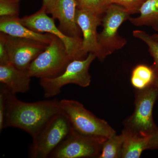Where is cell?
Returning <instances> with one entry per match:
<instances>
[{"mask_svg":"<svg viewBox=\"0 0 158 158\" xmlns=\"http://www.w3.org/2000/svg\"><path fill=\"white\" fill-rule=\"evenodd\" d=\"M7 89L4 129L17 128L33 138L54 116L62 112L58 100L27 102L19 100L16 94Z\"/></svg>","mask_w":158,"mask_h":158,"instance_id":"6da1fadb","label":"cell"},{"mask_svg":"<svg viewBox=\"0 0 158 158\" xmlns=\"http://www.w3.org/2000/svg\"><path fill=\"white\" fill-rule=\"evenodd\" d=\"M62 113L68 117L73 128L86 135L108 138L116 134L106 120L87 110L80 102L73 100L59 101Z\"/></svg>","mask_w":158,"mask_h":158,"instance_id":"7a4b0ae2","label":"cell"},{"mask_svg":"<svg viewBox=\"0 0 158 158\" xmlns=\"http://www.w3.org/2000/svg\"><path fill=\"white\" fill-rule=\"evenodd\" d=\"M158 98V88L154 85L136 90L135 110L123 122L124 128L144 137L152 135L158 127L153 117V110Z\"/></svg>","mask_w":158,"mask_h":158,"instance_id":"3957f363","label":"cell"},{"mask_svg":"<svg viewBox=\"0 0 158 158\" xmlns=\"http://www.w3.org/2000/svg\"><path fill=\"white\" fill-rule=\"evenodd\" d=\"M73 60L62 40L52 35L50 43L32 62L27 70L31 77L52 78L63 73Z\"/></svg>","mask_w":158,"mask_h":158,"instance_id":"277c9868","label":"cell"},{"mask_svg":"<svg viewBox=\"0 0 158 158\" xmlns=\"http://www.w3.org/2000/svg\"><path fill=\"white\" fill-rule=\"evenodd\" d=\"M131 15L127 10L121 6L115 4L108 6L102 15V30L98 34L99 61H103L108 56L121 49L127 44L126 40L119 35L118 31L124 22L129 20Z\"/></svg>","mask_w":158,"mask_h":158,"instance_id":"5b68a950","label":"cell"},{"mask_svg":"<svg viewBox=\"0 0 158 158\" xmlns=\"http://www.w3.org/2000/svg\"><path fill=\"white\" fill-rule=\"evenodd\" d=\"M73 129L67 116L60 112L33 137L30 149L33 158H49Z\"/></svg>","mask_w":158,"mask_h":158,"instance_id":"8992f818","label":"cell"},{"mask_svg":"<svg viewBox=\"0 0 158 158\" xmlns=\"http://www.w3.org/2000/svg\"><path fill=\"white\" fill-rule=\"evenodd\" d=\"M96 58L95 54L89 53L84 59L72 60L58 76L40 79L44 97L48 98L56 96L61 92L62 88L69 84H74L83 88L88 87L91 83L89 67Z\"/></svg>","mask_w":158,"mask_h":158,"instance_id":"52a82bcc","label":"cell"},{"mask_svg":"<svg viewBox=\"0 0 158 158\" xmlns=\"http://www.w3.org/2000/svg\"><path fill=\"white\" fill-rule=\"evenodd\" d=\"M106 139L86 135L73 129L49 158H98Z\"/></svg>","mask_w":158,"mask_h":158,"instance_id":"ba28073f","label":"cell"},{"mask_svg":"<svg viewBox=\"0 0 158 158\" xmlns=\"http://www.w3.org/2000/svg\"><path fill=\"white\" fill-rule=\"evenodd\" d=\"M47 14L45 9L42 7L34 14L20 18V21L32 31L40 33H48L59 37L73 60L84 59L80 52L81 37H69L64 34L55 24L54 19L50 17Z\"/></svg>","mask_w":158,"mask_h":158,"instance_id":"9c48e42d","label":"cell"},{"mask_svg":"<svg viewBox=\"0 0 158 158\" xmlns=\"http://www.w3.org/2000/svg\"><path fill=\"white\" fill-rule=\"evenodd\" d=\"M2 33L8 49L10 63L19 69L27 70L32 62L48 45L33 40L12 37Z\"/></svg>","mask_w":158,"mask_h":158,"instance_id":"30bf717a","label":"cell"},{"mask_svg":"<svg viewBox=\"0 0 158 158\" xmlns=\"http://www.w3.org/2000/svg\"><path fill=\"white\" fill-rule=\"evenodd\" d=\"M102 15L77 9L76 21L83 35L80 50L83 59L86 58L89 53L95 54L97 58H99L100 51L97 28L98 26L102 25Z\"/></svg>","mask_w":158,"mask_h":158,"instance_id":"8fae6325","label":"cell"},{"mask_svg":"<svg viewBox=\"0 0 158 158\" xmlns=\"http://www.w3.org/2000/svg\"><path fill=\"white\" fill-rule=\"evenodd\" d=\"M77 9L76 0H56L50 13L54 19L59 20V29L69 37H81L76 21Z\"/></svg>","mask_w":158,"mask_h":158,"instance_id":"7c38bea8","label":"cell"},{"mask_svg":"<svg viewBox=\"0 0 158 158\" xmlns=\"http://www.w3.org/2000/svg\"><path fill=\"white\" fill-rule=\"evenodd\" d=\"M31 78L27 70L19 69L11 63L0 65V82L15 94L28 91Z\"/></svg>","mask_w":158,"mask_h":158,"instance_id":"4fadbf2b","label":"cell"},{"mask_svg":"<svg viewBox=\"0 0 158 158\" xmlns=\"http://www.w3.org/2000/svg\"><path fill=\"white\" fill-rule=\"evenodd\" d=\"M0 31L12 37L33 40L46 44H48L52 39V34L35 32L23 25L19 16L1 17Z\"/></svg>","mask_w":158,"mask_h":158,"instance_id":"5bb4252c","label":"cell"},{"mask_svg":"<svg viewBox=\"0 0 158 158\" xmlns=\"http://www.w3.org/2000/svg\"><path fill=\"white\" fill-rule=\"evenodd\" d=\"M122 133L124 139L121 158H139L143 151L148 150L149 137L140 135L124 128Z\"/></svg>","mask_w":158,"mask_h":158,"instance_id":"9a60e30c","label":"cell"},{"mask_svg":"<svg viewBox=\"0 0 158 158\" xmlns=\"http://www.w3.org/2000/svg\"><path fill=\"white\" fill-rule=\"evenodd\" d=\"M139 16L129 21L136 27L148 26L158 32V0H145L139 9Z\"/></svg>","mask_w":158,"mask_h":158,"instance_id":"2e32d148","label":"cell"},{"mask_svg":"<svg viewBox=\"0 0 158 158\" xmlns=\"http://www.w3.org/2000/svg\"><path fill=\"white\" fill-rule=\"evenodd\" d=\"M156 77L155 73L151 66L139 64L132 71L131 84L136 90H142L152 85Z\"/></svg>","mask_w":158,"mask_h":158,"instance_id":"e0dca14e","label":"cell"},{"mask_svg":"<svg viewBox=\"0 0 158 158\" xmlns=\"http://www.w3.org/2000/svg\"><path fill=\"white\" fill-rule=\"evenodd\" d=\"M124 139V135L121 132L120 135L116 134L106 139L98 158H121Z\"/></svg>","mask_w":158,"mask_h":158,"instance_id":"ac0fdd59","label":"cell"},{"mask_svg":"<svg viewBox=\"0 0 158 158\" xmlns=\"http://www.w3.org/2000/svg\"><path fill=\"white\" fill-rule=\"evenodd\" d=\"M134 37L142 40L148 46V51L153 59V63L151 65L156 77H158V40L153 38L152 35L141 30L133 31Z\"/></svg>","mask_w":158,"mask_h":158,"instance_id":"d6986e66","label":"cell"},{"mask_svg":"<svg viewBox=\"0 0 158 158\" xmlns=\"http://www.w3.org/2000/svg\"><path fill=\"white\" fill-rule=\"evenodd\" d=\"M77 9L102 15L107 8L105 0H76Z\"/></svg>","mask_w":158,"mask_h":158,"instance_id":"ffe728a7","label":"cell"},{"mask_svg":"<svg viewBox=\"0 0 158 158\" xmlns=\"http://www.w3.org/2000/svg\"><path fill=\"white\" fill-rule=\"evenodd\" d=\"M19 0H0V16H19Z\"/></svg>","mask_w":158,"mask_h":158,"instance_id":"44dd1931","label":"cell"},{"mask_svg":"<svg viewBox=\"0 0 158 158\" xmlns=\"http://www.w3.org/2000/svg\"><path fill=\"white\" fill-rule=\"evenodd\" d=\"M144 0H105L108 6L115 4L127 10L131 15L139 13V9Z\"/></svg>","mask_w":158,"mask_h":158,"instance_id":"7402d4cb","label":"cell"},{"mask_svg":"<svg viewBox=\"0 0 158 158\" xmlns=\"http://www.w3.org/2000/svg\"><path fill=\"white\" fill-rule=\"evenodd\" d=\"M7 87L1 84L0 88V131H2L4 129L5 111L6 109V96L7 93Z\"/></svg>","mask_w":158,"mask_h":158,"instance_id":"603a6c76","label":"cell"},{"mask_svg":"<svg viewBox=\"0 0 158 158\" xmlns=\"http://www.w3.org/2000/svg\"><path fill=\"white\" fill-rule=\"evenodd\" d=\"M10 63L9 54L2 33H0V65Z\"/></svg>","mask_w":158,"mask_h":158,"instance_id":"cb8c5ba5","label":"cell"},{"mask_svg":"<svg viewBox=\"0 0 158 158\" xmlns=\"http://www.w3.org/2000/svg\"><path fill=\"white\" fill-rule=\"evenodd\" d=\"M158 149V129L148 139V150Z\"/></svg>","mask_w":158,"mask_h":158,"instance_id":"d4e9b609","label":"cell"},{"mask_svg":"<svg viewBox=\"0 0 158 158\" xmlns=\"http://www.w3.org/2000/svg\"><path fill=\"white\" fill-rule=\"evenodd\" d=\"M56 0H43L42 7L45 9L48 14H50Z\"/></svg>","mask_w":158,"mask_h":158,"instance_id":"484cf974","label":"cell"},{"mask_svg":"<svg viewBox=\"0 0 158 158\" xmlns=\"http://www.w3.org/2000/svg\"><path fill=\"white\" fill-rule=\"evenodd\" d=\"M153 85H154L155 86L158 88V77H156V78L154 81L153 83Z\"/></svg>","mask_w":158,"mask_h":158,"instance_id":"4316f807","label":"cell"},{"mask_svg":"<svg viewBox=\"0 0 158 158\" xmlns=\"http://www.w3.org/2000/svg\"><path fill=\"white\" fill-rule=\"evenodd\" d=\"M152 36L153 38L158 40V34H153V35H152Z\"/></svg>","mask_w":158,"mask_h":158,"instance_id":"83f0119b","label":"cell"},{"mask_svg":"<svg viewBox=\"0 0 158 158\" xmlns=\"http://www.w3.org/2000/svg\"><path fill=\"white\" fill-rule=\"evenodd\" d=\"M144 1H145V0H144Z\"/></svg>","mask_w":158,"mask_h":158,"instance_id":"f1b7e54d","label":"cell"}]
</instances>
